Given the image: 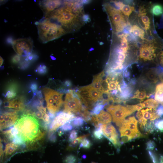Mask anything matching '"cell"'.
Listing matches in <instances>:
<instances>
[{
    "label": "cell",
    "mask_w": 163,
    "mask_h": 163,
    "mask_svg": "<svg viewBox=\"0 0 163 163\" xmlns=\"http://www.w3.org/2000/svg\"><path fill=\"white\" fill-rule=\"evenodd\" d=\"M119 131L120 133V137L127 136L131 140L140 137H144L145 135L142 133L138 134L132 131L130 129L125 127L122 126H119Z\"/></svg>",
    "instance_id": "obj_19"
},
{
    "label": "cell",
    "mask_w": 163,
    "mask_h": 163,
    "mask_svg": "<svg viewBox=\"0 0 163 163\" xmlns=\"http://www.w3.org/2000/svg\"><path fill=\"white\" fill-rule=\"evenodd\" d=\"M150 12L155 16H159L163 14V6L159 4H154L150 9Z\"/></svg>",
    "instance_id": "obj_28"
},
{
    "label": "cell",
    "mask_w": 163,
    "mask_h": 163,
    "mask_svg": "<svg viewBox=\"0 0 163 163\" xmlns=\"http://www.w3.org/2000/svg\"><path fill=\"white\" fill-rule=\"evenodd\" d=\"M78 136V133L76 130H73L71 131L69 136V142H72Z\"/></svg>",
    "instance_id": "obj_43"
},
{
    "label": "cell",
    "mask_w": 163,
    "mask_h": 163,
    "mask_svg": "<svg viewBox=\"0 0 163 163\" xmlns=\"http://www.w3.org/2000/svg\"><path fill=\"white\" fill-rule=\"evenodd\" d=\"M35 24L37 27L39 38L43 43L57 39L66 33L61 25L45 17Z\"/></svg>",
    "instance_id": "obj_2"
},
{
    "label": "cell",
    "mask_w": 163,
    "mask_h": 163,
    "mask_svg": "<svg viewBox=\"0 0 163 163\" xmlns=\"http://www.w3.org/2000/svg\"><path fill=\"white\" fill-rule=\"evenodd\" d=\"M104 6L113 29L117 32H121L127 24L122 12L109 4H106Z\"/></svg>",
    "instance_id": "obj_6"
},
{
    "label": "cell",
    "mask_w": 163,
    "mask_h": 163,
    "mask_svg": "<svg viewBox=\"0 0 163 163\" xmlns=\"http://www.w3.org/2000/svg\"><path fill=\"white\" fill-rule=\"evenodd\" d=\"M155 142L152 140H149L146 143V148L147 149L152 150L155 148Z\"/></svg>",
    "instance_id": "obj_45"
},
{
    "label": "cell",
    "mask_w": 163,
    "mask_h": 163,
    "mask_svg": "<svg viewBox=\"0 0 163 163\" xmlns=\"http://www.w3.org/2000/svg\"><path fill=\"white\" fill-rule=\"evenodd\" d=\"M18 111L10 109L8 111L2 112L0 114V129L12 127L19 118Z\"/></svg>",
    "instance_id": "obj_13"
},
{
    "label": "cell",
    "mask_w": 163,
    "mask_h": 163,
    "mask_svg": "<svg viewBox=\"0 0 163 163\" xmlns=\"http://www.w3.org/2000/svg\"><path fill=\"white\" fill-rule=\"evenodd\" d=\"M160 162L163 163V156H161L160 158Z\"/></svg>",
    "instance_id": "obj_53"
},
{
    "label": "cell",
    "mask_w": 163,
    "mask_h": 163,
    "mask_svg": "<svg viewBox=\"0 0 163 163\" xmlns=\"http://www.w3.org/2000/svg\"><path fill=\"white\" fill-rule=\"evenodd\" d=\"M71 85V83L70 81L67 80L64 82V85L67 87Z\"/></svg>",
    "instance_id": "obj_52"
},
{
    "label": "cell",
    "mask_w": 163,
    "mask_h": 163,
    "mask_svg": "<svg viewBox=\"0 0 163 163\" xmlns=\"http://www.w3.org/2000/svg\"><path fill=\"white\" fill-rule=\"evenodd\" d=\"M37 84L35 82H33L30 85V88L33 93L34 95H35L37 91Z\"/></svg>",
    "instance_id": "obj_42"
},
{
    "label": "cell",
    "mask_w": 163,
    "mask_h": 163,
    "mask_svg": "<svg viewBox=\"0 0 163 163\" xmlns=\"http://www.w3.org/2000/svg\"><path fill=\"white\" fill-rule=\"evenodd\" d=\"M106 109L107 112L111 115L113 122L119 127L123 122L126 117L135 112L131 105L124 106L120 104L111 105Z\"/></svg>",
    "instance_id": "obj_7"
},
{
    "label": "cell",
    "mask_w": 163,
    "mask_h": 163,
    "mask_svg": "<svg viewBox=\"0 0 163 163\" xmlns=\"http://www.w3.org/2000/svg\"><path fill=\"white\" fill-rule=\"evenodd\" d=\"M158 78L160 81L163 83V72L158 74Z\"/></svg>",
    "instance_id": "obj_51"
},
{
    "label": "cell",
    "mask_w": 163,
    "mask_h": 163,
    "mask_svg": "<svg viewBox=\"0 0 163 163\" xmlns=\"http://www.w3.org/2000/svg\"><path fill=\"white\" fill-rule=\"evenodd\" d=\"M75 92L82 102L88 109L92 110L98 102L104 99V94L91 84L82 87Z\"/></svg>",
    "instance_id": "obj_3"
},
{
    "label": "cell",
    "mask_w": 163,
    "mask_h": 163,
    "mask_svg": "<svg viewBox=\"0 0 163 163\" xmlns=\"http://www.w3.org/2000/svg\"><path fill=\"white\" fill-rule=\"evenodd\" d=\"M91 163H94V162H92Z\"/></svg>",
    "instance_id": "obj_55"
},
{
    "label": "cell",
    "mask_w": 163,
    "mask_h": 163,
    "mask_svg": "<svg viewBox=\"0 0 163 163\" xmlns=\"http://www.w3.org/2000/svg\"><path fill=\"white\" fill-rule=\"evenodd\" d=\"M156 70L151 69L148 71L145 74V76L147 79L153 83H156L158 81V76Z\"/></svg>",
    "instance_id": "obj_31"
},
{
    "label": "cell",
    "mask_w": 163,
    "mask_h": 163,
    "mask_svg": "<svg viewBox=\"0 0 163 163\" xmlns=\"http://www.w3.org/2000/svg\"><path fill=\"white\" fill-rule=\"evenodd\" d=\"M155 99L163 105V83L158 84L155 88Z\"/></svg>",
    "instance_id": "obj_25"
},
{
    "label": "cell",
    "mask_w": 163,
    "mask_h": 163,
    "mask_svg": "<svg viewBox=\"0 0 163 163\" xmlns=\"http://www.w3.org/2000/svg\"><path fill=\"white\" fill-rule=\"evenodd\" d=\"M70 121L66 123L60 127L62 130L66 131L71 130L72 129L73 126L71 123Z\"/></svg>",
    "instance_id": "obj_41"
},
{
    "label": "cell",
    "mask_w": 163,
    "mask_h": 163,
    "mask_svg": "<svg viewBox=\"0 0 163 163\" xmlns=\"http://www.w3.org/2000/svg\"><path fill=\"white\" fill-rule=\"evenodd\" d=\"M36 71L40 75H44L47 73V67L44 64H40L37 67Z\"/></svg>",
    "instance_id": "obj_38"
},
{
    "label": "cell",
    "mask_w": 163,
    "mask_h": 163,
    "mask_svg": "<svg viewBox=\"0 0 163 163\" xmlns=\"http://www.w3.org/2000/svg\"><path fill=\"white\" fill-rule=\"evenodd\" d=\"M113 2L116 6L119 8L122 13L128 17L132 12L135 11V8L133 6L129 5L124 4L120 1H114Z\"/></svg>",
    "instance_id": "obj_23"
},
{
    "label": "cell",
    "mask_w": 163,
    "mask_h": 163,
    "mask_svg": "<svg viewBox=\"0 0 163 163\" xmlns=\"http://www.w3.org/2000/svg\"><path fill=\"white\" fill-rule=\"evenodd\" d=\"M83 106L75 91L69 90L65 97L63 111L79 115Z\"/></svg>",
    "instance_id": "obj_8"
},
{
    "label": "cell",
    "mask_w": 163,
    "mask_h": 163,
    "mask_svg": "<svg viewBox=\"0 0 163 163\" xmlns=\"http://www.w3.org/2000/svg\"><path fill=\"white\" fill-rule=\"evenodd\" d=\"M72 126L77 127L81 126L84 123V119L82 117H75L70 121Z\"/></svg>",
    "instance_id": "obj_35"
},
{
    "label": "cell",
    "mask_w": 163,
    "mask_h": 163,
    "mask_svg": "<svg viewBox=\"0 0 163 163\" xmlns=\"http://www.w3.org/2000/svg\"><path fill=\"white\" fill-rule=\"evenodd\" d=\"M136 116L142 130L148 123L160 117L157 114L156 109L148 108L138 111L136 113Z\"/></svg>",
    "instance_id": "obj_11"
},
{
    "label": "cell",
    "mask_w": 163,
    "mask_h": 163,
    "mask_svg": "<svg viewBox=\"0 0 163 163\" xmlns=\"http://www.w3.org/2000/svg\"><path fill=\"white\" fill-rule=\"evenodd\" d=\"M157 42L151 41L142 45L139 49L140 59L145 61L154 59L156 56L157 51L161 47Z\"/></svg>",
    "instance_id": "obj_10"
},
{
    "label": "cell",
    "mask_w": 163,
    "mask_h": 163,
    "mask_svg": "<svg viewBox=\"0 0 163 163\" xmlns=\"http://www.w3.org/2000/svg\"><path fill=\"white\" fill-rule=\"evenodd\" d=\"M91 145L90 141L85 138L80 143L79 147L85 149H88L91 147Z\"/></svg>",
    "instance_id": "obj_37"
},
{
    "label": "cell",
    "mask_w": 163,
    "mask_h": 163,
    "mask_svg": "<svg viewBox=\"0 0 163 163\" xmlns=\"http://www.w3.org/2000/svg\"><path fill=\"white\" fill-rule=\"evenodd\" d=\"M127 36V34H123L120 36V43L119 49L121 51L126 53L129 48L128 40L126 38Z\"/></svg>",
    "instance_id": "obj_27"
},
{
    "label": "cell",
    "mask_w": 163,
    "mask_h": 163,
    "mask_svg": "<svg viewBox=\"0 0 163 163\" xmlns=\"http://www.w3.org/2000/svg\"><path fill=\"white\" fill-rule=\"evenodd\" d=\"M24 99L22 97H17L11 100H5L4 102V106L17 111L23 110L25 107Z\"/></svg>",
    "instance_id": "obj_16"
},
{
    "label": "cell",
    "mask_w": 163,
    "mask_h": 163,
    "mask_svg": "<svg viewBox=\"0 0 163 163\" xmlns=\"http://www.w3.org/2000/svg\"><path fill=\"white\" fill-rule=\"evenodd\" d=\"M12 47L17 54L26 57L32 52L33 41L30 38H23L14 40Z\"/></svg>",
    "instance_id": "obj_9"
},
{
    "label": "cell",
    "mask_w": 163,
    "mask_h": 163,
    "mask_svg": "<svg viewBox=\"0 0 163 163\" xmlns=\"http://www.w3.org/2000/svg\"><path fill=\"white\" fill-rule=\"evenodd\" d=\"M156 112L157 114L160 117L163 115V105L160 104L156 109Z\"/></svg>",
    "instance_id": "obj_48"
},
{
    "label": "cell",
    "mask_w": 163,
    "mask_h": 163,
    "mask_svg": "<svg viewBox=\"0 0 163 163\" xmlns=\"http://www.w3.org/2000/svg\"><path fill=\"white\" fill-rule=\"evenodd\" d=\"M21 58L19 55L16 54L12 56L11 58V61L14 64H17L21 62Z\"/></svg>",
    "instance_id": "obj_44"
},
{
    "label": "cell",
    "mask_w": 163,
    "mask_h": 163,
    "mask_svg": "<svg viewBox=\"0 0 163 163\" xmlns=\"http://www.w3.org/2000/svg\"><path fill=\"white\" fill-rule=\"evenodd\" d=\"M75 117L74 114L64 111H60L57 113L50 124V131L51 132H54Z\"/></svg>",
    "instance_id": "obj_14"
},
{
    "label": "cell",
    "mask_w": 163,
    "mask_h": 163,
    "mask_svg": "<svg viewBox=\"0 0 163 163\" xmlns=\"http://www.w3.org/2000/svg\"><path fill=\"white\" fill-rule=\"evenodd\" d=\"M88 135H84L77 137L75 139L72 141L70 143L68 147L69 150L74 149L77 147L78 145L81 143L82 140L84 138L88 136Z\"/></svg>",
    "instance_id": "obj_32"
},
{
    "label": "cell",
    "mask_w": 163,
    "mask_h": 163,
    "mask_svg": "<svg viewBox=\"0 0 163 163\" xmlns=\"http://www.w3.org/2000/svg\"><path fill=\"white\" fill-rule=\"evenodd\" d=\"M14 41L13 40V38L11 37H8L6 40V43L9 44H12L13 41Z\"/></svg>",
    "instance_id": "obj_50"
},
{
    "label": "cell",
    "mask_w": 163,
    "mask_h": 163,
    "mask_svg": "<svg viewBox=\"0 0 163 163\" xmlns=\"http://www.w3.org/2000/svg\"><path fill=\"white\" fill-rule=\"evenodd\" d=\"M101 125L102 124H100L93 131V136L97 139H101L103 137L104 135L101 129Z\"/></svg>",
    "instance_id": "obj_36"
},
{
    "label": "cell",
    "mask_w": 163,
    "mask_h": 163,
    "mask_svg": "<svg viewBox=\"0 0 163 163\" xmlns=\"http://www.w3.org/2000/svg\"><path fill=\"white\" fill-rule=\"evenodd\" d=\"M131 106L135 111L136 110L139 111L144 107L142 103L134 105H131Z\"/></svg>",
    "instance_id": "obj_47"
},
{
    "label": "cell",
    "mask_w": 163,
    "mask_h": 163,
    "mask_svg": "<svg viewBox=\"0 0 163 163\" xmlns=\"http://www.w3.org/2000/svg\"><path fill=\"white\" fill-rule=\"evenodd\" d=\"M38 58V56L35 53L32 52L30 55L25 57L24 60L31 63L37 60Z\"/></svg>",
    "instance_id": "obj_39"
},
{
    "label": "cell",
    "mask_w": 163,
    "mask_h": 163,
    "mask_svg": "<svg viewBox=\"0 0 163 163\" xmlns=\"http://www.w3.org/2000/svg\"><path fill=\"white\" fill-rule=\"evenodd\" d=\"M138 122L134 116H131L125 119L121 126L128 128L137 133L140 134L137 127Z\"/></svg>",
    "instance_id": "obj_20"
},
{
    "label": "cell",
    "mask_w": 163,
    "mask_h": 163,
    "mask_svg": "<svg viewBox=\"0 0 163 163\" xmlns=\"http://www.w3.org/2000/svg\"><path fill=\"white\" fill-rule=\"evenodd\" d=\"M18 148V145L13 142H9L6 144L4 151L5 159L2 163L6 162L7 158H8V157L13 154L17 150Z\"/></svg>",
    "instance_id": "obj_24"
},
{
    "label": "cell",
    "mask_w": 163,
    "mask_h": 163,
    "mask_svg": "<svg viewBox=\"0 0 163 163\" xmlns=\"http://www.w3.org/2000/svg\"><path fill=\"white\" fill-rule=\"evenodd\" d=\"M103 135L113 145L117 151L120 150L121 145L118 133L115 127L110 123L102 124Z\"/></svg>",
    "instance_id": "obj_12"
},
{
    "label": "cell",
    "mask_w": 163,
    "mask_h": 163,
    "mask_svg": "<svg viewBox=\"0 0 163 163\" xmlns=\"http://www.w3.org/2000/svg\"><path fill=\"white\" fill-rule=\"evenodd\" d=\"M61 4L62 2L59 0H43L39 3L45 15L55 11Z\"/></svg>",
    "instance_id": "obj_17"
},
{
    "label": "cell",
    "mask_w": 163,
    "mask_h": 163,
    "mask_svg": "<svg viewBox=\"0 0 163 163\" xmlns=\"http://www.w3.org/2000/svg\"><path fill=\"white\" fill-rule=\"evenodd\" d=\"M139 16L144 25L145 30H149L150 26V20L147 15V11L144 6H141L139 10Z\"/></svg>",
    "instance_id": "obj_21"
},
{
    "label": "cell",
    "mask_w": 163,
    "mask_h": 163,
    "mask_svg": "<svg viewBox=\"0 0 163 163\" xmlns=\"http://www.w3.org/2000/svg\"><path fill=\"white\" fill-rule=\"evenodd\" d=\"M149 154L153 163H158L156 155L152 152L150 150L148 151Z\"/></svg>",
    "instance_id": "obj_46"
},
{
    "label": "cell",
    "mask_w": 163,
    "mask_h": 163,
    "mask_svg": "<svg viewBox=\"0 0 163 163\" xmlns=\"http://www.w3.org/2000/svg\"><path fill=\"white\" fill-rule=\"evenodd\" d=\"M91 120L96 127L100 124L110 123L112 120V117L109 113L103 110L98 114L92 115Z\"/></svg>",
    "instance_id": "obj_15"
},
{
    "label": "cell",
    "mask_w": 163,
    "mask_h": 163,
    "mask_svg": "<svg viewBox=\"0 0 163 163\" xmlns=\"http://www.w3.org/2000/svg\"><path fill=\"white\" fill-rule=\"evenodd\" d=\"M46 104L47 110L51 114L55 115L62 105L63 94L47 87L42 89Z\"/></svg>",
    "instance_id": "obj_5"
},
{
    "label": "cell",
    "mask_w": 163,
    "mask_h": 163,
    "mask_svg": "<svg viewBox=\"0 0 163 163\" xmlns=\"http://www.w3.org/2000/svg\"><path fill=\"white\" fill-rule=\"evenodd\" d=\"M158 58L160 64L163 67V50L159 53Z\"/></svg>",
    "instance_id": "obj_49"
},
{
    "label": "cell",
    "mask_w": 163,
    "mask_h": 163,
    "mask_svg": "<svg viewBox=\"0 0 163 163\" xmlns=\"http://www.w3.org/2000/svg\"><path fill=\"white\" fill-rule=\"evenodd\" d=\"M3 59L0 57V66H1L2 65L3 63Z\"/></svg>",
    "instance_id": "obj_54"
},
{
    "label": "cell",
    "mask_w": 163,
    "mask_h": 163,
    "mask_svg": "<svg viewBox=\"0 0 163 163\" xmlns=\"http://www.w3.org/2000/svg\"><path fill=\"white\" fill-rule=\"evenodd\" d=\"M144 107L156 109L159 105L156 100L152 98L148 99L142 103Z\"/></svg>",
    "instance_id": "obj_30"
},
{
    "label": "cell",
    "mask_w": 163,
    "mask_h": 163,
    "mask_svg": "<svg viewBox=\"0 0 163 163\" xmlns=\"http://www.w3.org/2000/svg\"><path fill=\"white\" fill-rule=\"evenodd\" d=\"M44 17L56 21L64 29H71L79 21L78 16L65 7L56 9Z\"/></svg>",
    "instance_id": "obj_4"
},
{
    "label": "cell",
    "mask_w": 163,
    "mask_h": 163,
    "mask_svg": "<svg viewBox=\"0 0 163 163\" xmlns=\"http://www.w3.org/2000/svg\"><path fill=\"white\" fill-rule=\"evenodd\" d=\"M76 157L72 155H70L67 156L65 160V162L66 163H76Z\"/></svg>",
    "instance_id": "obj_40"
},
{
    "label": "cell",
    "mask_w": 163,
    "mask_h": 163,
    "mask_svg": "<svg viewBox=\"0 0 163 163\" xmlns=\"http://www.w3.org/2000/svg\"><path fill=\"white\" fill-rule=\"evenodd\" d=\"M80 3L76 2L71 8L70 11L77 16L81 14L82 12V6Z\"/></svg>",
    "instance_id": "obj_33"
},
{
    "label": "cell",
    "mask_w": 163,
    "mask_h": 163,
    "mask_svg": "<svg viewBox=\"0 0 163 163\" xmlns=\"http://www.w3.org/2000/svg\"><path fill=\"white\" fill-rule=\"evenodd\" d=\"M150 96L147 94L146 91L145 90H139L138 89L135 92L133 96L131 97V98L132 99H137L141 101H143Z\"/></svg>",
    "instance_id": "obj_29"
},
{
    "label": "cell",
    "mask_w": 163,
    "mask_h": 163,
    "mask_svg": "<svg viewBox=\"0 0 163 163\" xmlns=\"http://www.w3.org/2000/svg\"><path fill=\"white\" fill-rule=\"evenodd\" d=\"M105 76L104 71L95 75L94 76L92 82L91 84L95 88L103 94L102 84L104 80L103 78Z\"/></svg>",
    "instance_id": "obj_22"
},
{
    "label": "cell",
    "mask_w": 163,
    "mask_h": 163,
    "mask_svg": "<svg viewBox=\"0 0 163 163\" xmlns=\"http://www.w3.org/2000/svg\"><path fill=\"white\" fill-rule=\"evenodd\" d=\"M155 130L163 132V118L158 119L154 121Z\"/></svg>",
    "instance_id": "obj_34"
},
{
    "label": "cell",
    "mask_w": 163,
    "mask_h": 163,
    "mask_svg": "<svg viewBox=\"0 0 163 163\" xmlns=\"http://www.w3.org/2000/svg\"><path fill=\"white\" fill-rule=\"evenodd\" d=\"M130 32L141 39H145V31L138 25L135 24L132 26L130 28Z\"/></svg>",
    "instance_id": "obj_26"
},
{
    "label": "cell",
    "mask_w": 163,
    "mask_h": 163,
    "mask_svg": "<svg viewBox=\"0 0 163 163\" xmlns=\"http://www.w3.org/2000/svg\"><path fill=\"white\" fill-rule=\"evenodd\" d=\"M19 89L18 84L15 82L9 83L6 87L4 96L6 100H9L17 97Z\"/></svg>",
    "instance_id": "obj_18"
},
{
    "label": "cell",
    "mask_w": 163,
    "mask_h": 163,
    "mask_svg": "<svg viewBox=\"0 0 163 163\" xmlns=\"http://www.w3.org/2000/svg\"><path fill=\"white\" fill-rule=\"evenodd\" d=\"M38 120L28 113L21 116L14 126L4 132L12 142L18 145L27 144L29 149L34 148L39 141L44 137Z\"/></svg>",
    "instance_id": "obj_1"
}]
</instances>
